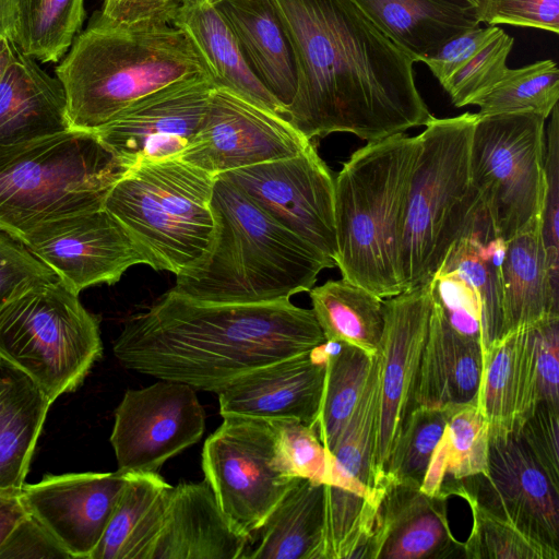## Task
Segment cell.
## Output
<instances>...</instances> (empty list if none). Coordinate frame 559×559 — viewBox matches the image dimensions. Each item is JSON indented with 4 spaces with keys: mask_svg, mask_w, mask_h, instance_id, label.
Wrapping results in <instances>:
<instances>
[{
    "mask_svg": "<svg viewBox=\"0 0 559 559\" xmlns=\"http://www.w3.org/2000/svg\"><path fill=\"white\" fill-rule=\"evenodd\" d=\"M294 47L298 87L285 119L308 140L348 132L367 142L433 116L414 60L352 0H274Z\"/></svg>",
    "mask_w": 559,
    "mask_h": 559,
    "instance_id": "1",
    "label": "cell"
},
{
    "mask_svg": "<svg viewBox=\"0 0 559 559\" xmlns=\"http://www.w3.org/2000/svg\"><path fill=\"white\" fill-rule=\"evenodd\" d=\"M324 342L312 310L289 299L218 304L169 289L128 319L112 350L127 369L218 394L255 369Z\"/></svg>",
    "mask_w": 559,
    "mask_h": 559,
    "instance_id": "2",
    "label": "cell"
},
{
    "mask_svg": "<svg viewBox=\"0 0 559 559\" xmlns=\"http://www.w3.org/2000/svg\"><path fill=\"white\" fill-rule=\"evenodd\" d=\"M210 205L212 238L199 263L176 275L171 289L180 295L218 304L287 300L335 266L221 175Z\"/></svg>",
    "mask_w": 559,
    "mask_h": 559,
    "instance_id": "3",
    "label": "cell"
},
{
    "mask_svg": "<svg viewBox=\"0 0 559 559\" xmlns=\"http://www.w3.org/2000/svg\"><path fill=\"white\" fill-rule=\"evenodd\" d=\"M56 74L66 92L71 129L87 131L168 85L211 78L183 29L173 24H118L100 13L74 38Z\"/></svg>",
    "mask_w": 559,
    "mask_h": 559,
    "instance_id": "4",
    "label": "cell"
},
{
    "mask_svg": "<svg viewBox=\"0 0 559 559\" xmlns=\"http://www.w3.org/2000/svg\"><path fill=\"white\" fill-rule=\"evenodd\" d=\"M417 136L368 142L334 179L336 266L342 278L386 299L406 290L402 247Z\"/></svg>",
    "mask_w": 559,
    "mask_h": 559,
    "instance_id": "5",
    "label": "cell"
},
{
    "mask_svg": "<svg viewBox=\"0 0 559 559\" xmlns=\"http://www.w3.org/2000/svg\"><path fill=\"white\" fill-rule=\"evenodd\" d=\"M126 170L94 131L0 145V230L22 240L45 223L100 209Z\"/></svg>",
    "mask_w": 559,
    "mask_h": 559,
    "instance_id": "6",
    "label": "cell"
},
{
    "mask_svg": "<svg viewBox=\"0 0 559 559\" xmlns=\"http://www.w3.org/2000/svg\"><path fill=\"white\" fill-rule=\"evenodd\" d=\"M476 118L433 117L416 135L402 247L406 290L430 282L480 206L469 176Z\"/></svg>",
    "mask_w": 559,
    "mask_h": 559,
    "instance_id": "7",
    "label": "cell"
},
{
    "mask_svg": "<svg viewBox=\"0 0 559 559\" xmlns=\"http://www.w3.org/2000/svg\"><path fill=\"white\" fill-rule=\"evenodd\" d=\"M216 176L180 158L129 168L104 200L156 271L175 275L194 266L214 228L211 199Z\"/></svg>",
    "mask_w": 559,
    "mask_h": 559,
    "instance_id": "8",
    "label": "cell"
},
{
    "mask_svg": "<svg viewBox=\"0 0 559 559\" xmlns=\"http://www.w3.org/2000/svg\"><path fill=\"white\" fill-rule=\"evenodd\" d=\"M102 353L98 318L59 278L26 286L0 307V358L51 404L82 384Z\"/></svg>",
    "mask_w": 559,
    "mask_h": 559,
    "instance_id": "9",
    "label": "cell"
},
{
    "mask_svg": "<svg viewBox=\"0 0 559 559\" xmlns=\"http://www.w3.org/2000/svg\"><path fill=\"white\" fill-rule=\"evenodd\" d=\"M545 118L531 111L479 116L469 143V176L496 236L508 241L542 219Z\"/></svg>",
    "mask_w": 559,
    "mask_h": 559,
    "instance_id": "10",
    "label": "cell"
},
{
    "mask_svg": "<svg viewBox=\"0 0 559 559\" xmlns=\"http://www.w3.org/2000/svg\"><path fill=\"white\" fill-rule=\"evenodd\" d=\"M223 419L203 445L202 471L224 514L250 538L298 477L292 475L270 420Z\"/></svg>",
    "mask_w": 559,
    "mask_h": 559,
    "instance_id": "11",
    "label": "cell"
},
{
    "mask_svg": "<svg viewBox=\"0 0 559 559\" xmlns=\"http://www.w3.org/2000/svg\"><path fill=\"white\" fill-rule=\"evenodd\" d=\"M221 176L336 266L334 178L311 143L295 156Z\"/></svg>",
    "mask_w": 559,
    "mask_h": 559,
    "instance_id": "12",
    "label": "cell"
},
{
    "mask_svg": "<svg viewBox=\"0 0 559 559\" xmlns=\"http://www.w3.org/2000/svg\"><path fill=\"white\" fill-rule=\"evenodd\" d=\"M205 415L188 384L160 380L128 390L115 412L110 435L118 469L157 473L164 463L197 443Z\"/></svg>",
    "mask_w": 559,
    "mask_h": 559,
    "instance_id": "13",
    "label": "cell"
},
{
    "mask_svg": "<svg viewBox=\"0 0 559 559\" xmlns=\"http://www.w3.org/2000/svg\"><path fill=\"white\" fill-rule=\"evenodd\" d=\"M310 143L284 117L214 86L201 123L179 158L218 176L295 156Z\"/></svg>",
    "mask_w": 559,
    "mask_h": 559,
    "instance_id": "14",
    "label": "cell"
},
{
    "mask_svg": "<svg viewBox=\"0 0 559 559\" xmlns=\"http://www.w3.org/2000/svg\"><path fill=\"white\" fill-rule=\"evenodd\" d=\"M72 292L117 283L148 260L128 230L103 207L45 223L21 240Z\"/></svg>",
    "mask_w": 559,
    "mask_h": 559,
    "instance_id": "15",
    "label": "cell"
},
{
    "mask_svg": "<svg viewBox=\"0 0 559 559\" xmlns=\"http://www.w3.org/2000/svg\"><path fill=\"white\" fill-rule=\"evenodd\" d=\"M385 322L377 352L379 414L373 486L383 475L402 426L414 408L432 300L428 283L384 299Z\"/></svg>",
    "mask_w": 559,
    "mask_h": 559,
    "instance_id": "16",
    "label": "cell"
},
{
    "mask_svg": "<svg viewBox=\"0 0 559 559\" xmlns=\"http://www.w3.org/2000/svg\"><path fill=\"white\" fill-rule=\"evenodd\" d=\"M213 88L211 78L168 85L130 105L94 132L126 169L179 158L201 123Z\"/></svg>",
    "mask_w": 559,
    "mask_h": 559,
    "instance_id": "17",
    "label": "cell"
},
{
    "mask_svg": "<svg viewBox=\"0 0 559 559\" xmlns=\"http://www.w3.org/2000/svg\"><path fill=\"white\" fill-rule=\"evenodd\" d=\"M128 479L120 469L46 475L24 484L21 499L72 559H90Z\"/></svg>",
    "mask_w": 559,
    "mask_h": 559,
    "instance_id": "18",
    "label": "cell"
},
{
    "mask_svg": "<svg viewBox=\"0 0 559 559\" xmlns=\"http://www.w3.org/2000/svg\"><path fill=\"white\" fill-rule=\"evenodd\" d=\"M478 476L488 488L489 500H479L484 506L559 552V488L533 457L518 430L489 428L487 474Z\"/></svg>",
    "mask_w": 559,
    "mask_h": 559,
    "instance_id": "19",
    "label": "cell"
},
{
    "mask_svg": "<svg viewBox=\"0 0 559 559\" xmlns=\"http://www.w3.org/2000/svg\"><path fill=\"white\" fill-rule=\"evenodd\" d=\"M370 539L362 559H447L464 557L453 535L447 499L419 487L380 477Z\"/></svg>",
    "mask_w": 559,
    "mask_h": 559,
    "instance_id": "20",
    "label": "cell"
},
{
    "mask_svg": "<svg viewBox=\"0 0 559 559\" xmlns=\"http://www.w3.org/2000/svg\"><path fill=\"white\" fill-rule=\"evenodd\" d=\"M326 356L324 342L311 352L239 378L218 393L221 416L292 419L314 428L323 394Z\"/></svg>",
    "mask_w": 559,
    "mask_h": 559,
    "instance_id": "21",
    "label": "cell"
},
{
    "mask_svg": "<svg viewBox=\"0 0 559 559\" xmlns=\"http://www.w3.org/2000/svg\"><path fill=\"white\" fill-rule=\"evenodd\" d=\"M250 538L222 511L209 483L171 486L148 559H242Z\"/></svg>",
    "mask_w": 559,
    "mask_h": 559,
    "instance_id": "22",
    "label": "cell"
},
{
    "mask_svg": "<svg viewBox=\"0 0 559 559\" xmlns=\"http://www.w3.org/2000/svg\"><path fill=\"white\" fill-rule=\"evenodd\" d=\"M534 324L508 332L483 350L477 407L490 429L513 431L537 404Z\"/></svg>",
    "mask_w": 559,
    "mask_h": 559,
    "instance_id": "23",
    "label": "cell"
},
{
    "mask_svg": "<svg viewBox=\"0 0 559 559\" xmlns=\"http://www.w3.org/2000/svg\"><path fill=\"white\" fill-rule=\"evenodd\" d=\"M259 81L284 106L293 103L298 71L289 33L274 0H221L214 3Z\"/></svg>",
    "mask_w": 559,
    "mask_h": 559,
    "instance_id": "24",
    "label": "cell"
},
{
    "mask_svg": "<svg viewBox=\"0 0 559 559\" xmlns=\"http://www.w3.org/2000/svg\"><path fill=\"white\" fill-rule=\"evenodd\" d=\"M71 129L61 82L16 47L0 75V145Z\"/></svg>",
    "mask_w": 559,
    "mask_h": 559,
    "instance_id": "25",
    "label": "cell"
},
{
    "mask_svg": "<svg viewBox=\"0 0 559 559\" xmlns=\"http://www.w3.org/2000/svg\"><path fill=\"white\" fill-rule=\"evenodd\" d=\"M481 368L480 343L455 331L432 301L414 408L477 405Z\"/></svg>",
    "mask_w": 559,
    "mask_h": 559,
    "instance_id": "26",
    "label": "cell"
},
{
    "mask_svg": "<svg viewBox=\"0 0 559 559\" xmlns=\"http://www.w3.org/2000/svg\"><path fill=\"white\" fill-rule=\"evenodd\" d=\"M501 307L503 335L559 314V283L548 269L542 219L507 241L501 265Z\"/></svg>",
    "mask_w": 559,
    "mask_h": 559,
    "instance_id": "27",
    "label": "cell"
},
{
    "mask_svg": "<svg viewBox=\"0 0 559 559\" xmlns=\"http://www.w3.org/2000/svg\"><path fill=\"white\" fill-rule=\"evenodd\" d=\"M173 25L188 34L204 59L215 87L285 118L286 107L253 74L234 32L214 4L206 0L183 3Z\"/></svg>",
    "mask_w": 559,
    "mask_h": 559,
    "instance_id": "28",
    "label": "cell"
},
{
    "mask_svg": "<svg viewBox=\"0 0 559 559\" xmlns=\"http://www.w3.org/2000/svg\"><path fill=\"white\" fill-rule=\"evenodd\" d=\"M242 559H324V485L296 478L251 535Z\"/></svg>",
    "mask_w": 559,
    "mask_h": 559,
    "instance_id": "29",
    "label": "cell"
},
{
    "mask_svg": "<svg viewBox=\"0 0 559 559\" xmlns=\"http://www.w3.org/2000/svg\"><path fill=\"white\" fill-rule=\"evenodd\" d=\"M171 486L157 473H129L90 559H148Z\"/></svg>",
    "mask_w": 559,
    "mask_h": 559,
    "instance_id": "30",
    "label": "cell"
},
{
    "mask_svg": "<svg viewBox=\"0 0 559 559\" xmlns=\"http://www.w3.org/2000/svg\"><path fill=\"white\" fill-rule=\"evenodd\" d=\"M414 62H424L451 38L478 25L430 0H352Z\"/></svg>",
    "mask_w": 559,
    "mask_h": 559,
    "instance_id": "31",
    "label": "cell"
},
{
    "mask_svg": "<svg viewBox=\"0 0 559 559\" xmlns=\"http://www.w3.org/2000/svg\"><path fill=\"white\" fill-rule=\"evenodd\" d=\"M312 312L326 342L377 355L385 322L384 299L344 278L309 290Z\"/></svg>",
    "mask_w": 559,
    "mask_h": 559,
    "instance_id": "32",
    "label": "cell"
},
{
    "mask_svg": "<svg viewBox=\"0 0 559 559\" xmlns=\"http://www.w3.org/2000/svg\"><path fill=\"white\" fill-rule=\"evenodd\" d=\"M379 414L377 355L358 404L334 449L328 453L325 483L362 498L374 492L372 463Z\"/></svg>",
    "mask_w": 559,
    "mask_h": 559,
    "instance_id": "33",
    "label": "cell"
},
{
    "mask_svg": "<svg viewBox=\"0 0 559 559\" xmlns=\"http://www.w3.org/2000/svg\"><path fill=\"white\" fill-rule=\"evenodd\" d=\"M488 451L489 425L477 405L455 407L432 453L420 490L442 496L448 481L485 476Z\"/></svg>",
    "mask_w": 559,
    "mask_h": 559,
    "instance_id": "34",
    "label": "cell"
},
{
    "mask_svg": "<svg viewBox=\"0 0 559 559\" xmlns=\"http://www.w3.org/2000/svg\"><path fill=\"white\" fill-rule=\"evenodd\" d=\"M325 344V379L314 430L330 453L358 404L376 355L343 342Z\"/></svg>",
    "mask_w": 559,
    "mask_h": 559,
    "instance_id": "35",
    "label": "cell"
},
{
    "mask_svg": "<svg viewBox=\"0 0 559 559\" xmlns=\"http://www.w3.org/2000/svg\"><path fill=\"white\" fill-rule=\"evenodd\" d=\"M84 0H15L13 45L41 62H57L84 20Z\"/></svg>",
    "mask_w": 559,
    "mask_h": 559,
    "instance_id": "36",
    "label": "cell"
},
{
    "mask_svg": "<svg viewBox=\"0 0 559 559\" xmlns=\"http://www.w3.org/2000/svg\"><path fill=\"white\" fill-rule=\"evenodd\" d=\"M442 496L456 495L469 506L473 526L463 555L467 559H558L559 552L524 534L506 518L484 506L460 480L442 487Z\"/></svg>",
    "mask_w": 559,
    "mask_h": 559,
    "instance_id": "37",
    "label": "cell"
},
{
    "mask_svg": "<svg viewBox=\"0 0 559 559\" xmlns=\"http://www.w3.org/2000/svg\"><path fill=\"white\" fill-rule=\"evenodd\" d=\"M559 99V70L552 60L507 69L500 82L475 105L479 116L531 111L548 118Z\"/></svg>",
    "mask_w": 559,
    "mask_h": 559,
    "instance_id": "38",
    "label": "cell"
},
{
    "mask_svg": "<svg viewBox=\"0 0 559 559\" xmlns=\"http://www.w3.org/2000/svg\"><path fill=\"white\" fill-rule=\"evenodd\" d=\"M488 237L467 228L440 266L456 272L477 293L484 309L483 350L503 335L501 267L485 251L484 240Z\"/></svg>",
    "mask_w": 559,
    "mask_h": 559,
    "instance_id": "39",
    "label": "cell"
},
{
    "mask_svg": "<svg viewBox=\"0 0 559 559\" xmlns=\"http://www.w3.org/2000/svg\"><path fill=\"white\" fill-rule=\"evenodd\" d=\"M51 403L40 390L0 416V492L20 491Z\"/></svg>",
    "mask_w": 559,
    "mask_h": 559,
    "instance_id": "40",
    "label": "cell"
},
{
    "mask_svg": "<svg viewBox=\"0 0 559 559\" xmlns=\"http://www.w3.org/2000/svg\"><path fill=\"white\" fill-rule=\"evenodd\" d=\"M454 408H413L402 426L382 476L420 488L432 453Z\"/></svg>",
    "mask_w": 559,
    "mask_h": 559,
    "instance_id": "41",
    "label": "cell"
},
{
    "mask_svg": "<svg viewBox=\"0 0 559 559\" xmlns=\"http://www.w3.org/2000/svg\"><path fill=\"white\" fill-rule=\"evenodd\" d=\"M513 43L503 31L452 76L444 90L455 107L475 105L500 82Z\"/></svg>",
    "mask_w": 559,
    "mask_h": 559,
    "instance_id": "42",
    "label": "cell"
},
{
    "mask_svg": "<svg viewBox=\"0 0 559 559\" xmlns=\"http://www.w3.org/2000/svg\"><path fill=\"white\" fill-rule=\"evenodd\" d=\"M429 292L450 325L460 334L483 343L484 309L475 289L456 272L439 269Z\"/></svg>",
    "mask_w": 559,
    "mask_h": 559,
    "instance_id": "43",
    "label": "cell"
},
{
    "mask_svg": "<svg viewBox=\"0 0 559 559\" xmlns=\"http://www.w3.org/2000/svg\"><path fill=\"white\" fill-rule=\"evenodd\" d=\"M270 421L292 475L324 484L328 453L314 428L292 419Z\"/></svg>",
    "mask_w": 559,
    "mask_h": 559,
    "instance_id": "44",
    "label": "cell"
},
{
    "mask_svg": "<svg viewBox=\"0 0 559 559\" xmlns=\"http://www.w3.org/2000/svg\"><path fill=\"white\" fill-rule=\"evenodd\" d=\"M547 129L545 151V192L542 236L550 276L559 282V108L554 107Z\"/></svg>",
    "mask_w": 559,
    "mask_h": 559,
    "instance_id": "45",
    "label": "cell"
},
{
    "mask_svg": "<svg viewBox=\"0 0 559 559\" xmlns=\"http://www.w3.org/2000/svg\"><path fill=\"white\" fill-rule=\"evenodd\" d=\"M516 430L550 481L559 488V406L538 402Z\"/></svg>",
    "mask_w": 559,
    "mask_h": 559,
    "instance_id": "46",
    "label": "cell"
},
{
    "mask_svg": "<svg viewBox=\"0 0 559 559\" xmlns=\"http://www.w3.org/2000/svg\"><path fill=\"white\" fill-rule=\"evenodd\" d=\"M57 278L21 240L0 230V307L26 286Z\"/></svg>",
    "mask_w": 559,
    "mask_h": 559,
    "instance_id": "47",
    "label": "cell"
},
{
    "mask_svg": "<svg viewBox=\"0 0 559 559\" xmlns=\"http://www.w3.org/2000/svg\"><path fill=\"white\" fill-rule=\"evenodd\" d=\"M502 32V28L495 25H478L448 40L424 63L444 88L456 72Z\"/></svg>",
    "mask_w": 559,
    "mask_h": 559,
    "instance_id": "48",
    "label": "cell"
},
{
    "mask_svg": "<svg viewBox=\"0 0 559 559\" xmlns=\"http://www.w3.org/2000/svg\"><path fill=\"white\" fill-rule=\"evenodd\" d=\"M484 22L559 33V0H492Z\"/></svg>",
    "mask_w": 559,
    "mask_h": 559,
    "instance_id": "49",
    "label": "cell"
},
{
    "mask_svg": "<svg viewBox=\"0 0 559 559\" xmlns=\"http://www.w3.org/2000/svg\"><path fill=\"white\" fill-rule=\"evenodd\" d=\"M534 326L537 399L559 406V314L547 316Z\"/></svg>",
    "mask_w": 559,
    "mask_h": 559,
    "instance_id": "50",
    "label": "cell"
},
{
    "mask_svg": "<svg viewBox=\"0 0 559 559\" xmlns=\"http://www.w3.org/2000/svg\"><path fill=\"white\" fill-rule=\"evenodd\" d=\"M67 558L62 548L46 527L31 513L22 518L0 546V559Z\"/></svg>",
    "mask_w": 559,
    "mask_h": 559,
    "instance_id": "51",
    "label": "cell"
},
{
    "mask_svg": "<svg viewBox=\"0 0 559 559\" xmlns=\"http://www.w3.org/2000/svg\"><path fill=\"white\" fill-rule=\"evenodd\" d=\"M180 0H104L100 15L118 24H173Z\"/></svg>",
    "mask_w": 559,
    "mask_h": 559,
    "instance_id": "52",
    "label": "cell"
},
{
    "mask_svg": "<svg viewBox=\"0 0 559 559\" xmlns=\"http://www.w3.org/2000/svg\"><path fill=\"white\" fill-rule=\"evenodd\" d=\"M37 390L39 389L24 372L0 358V416Z\"/></svg>",
    "mask_w": 559,
    "mask_h": 559,
    "instance_id": "53",
    "label": "cell"
},
{
    "mask_svg": "<svg viewBox=\"0 0 559 559\" xmlns=\"http://www.w3.org/2000/svg\"><path fill=\"white\" fill-rule=\"evenodd\" d=\"M20 491L0 492V546L14 525L27 514Z\"/></svg>",
    "mask_w": 559,
    "mask_h": 559,
    "instance_id": "54",
    "label": "cell"
},
{
    "mask_svg": "<svg viewBox=\"0 0 559 559\" xmlns=\"http://www.w3.org/2000/svg\"><path fill=\"white\" fill-rule=\"evenodd\" d=\"M436 4L450 9L478 22H484L486 12L492 0H430Z\"/></svg>",
    "mask_w": 559,
    "mask_h": 559,
    "instance_id": "55",
    "label": "cell"
},
{
    "mask_svg": "<svg viewBox=\"0 0 559 559\" xmlns=\"http://www.w3.org/2000/svg\"><path fill=\"white\" fill-rule=\"evenodd\" d=\"M16 25L15 0H0V40L13 41Z\"/></svg>",
    "mask_w": 559,
    "mask_h": 559,
    "instance_id": "56",
    "label": "cell"
},
{
    "mask_svg": "<svg viewBox=\"0 0 559 559\" xmlns=\"http://www.w3.org/2000/svg\"><path fill=\"white\" fill-rule=\"evenodd\" d=\"M15 46L9 40H0V75L2 74L5 66L11 60Z\"/></svg>",
    "mask_w": 559,
    "mask_h": 559,
    "instance_id": "57",
    "label": "cell"
},
{
    "mask_svg": "<svg viewBox=\"0 0 559 559\" xmlns=\"http://www.w3.org/2000/svg\"><path fill=\"white\" fill-rule=\"evenodd\" d=\"M195 1H201V0H180V2L183 4V3H190V2H195Z\"/></svg>",
    "mask_w": 559,
    "mask_h": 559,
    "instance_id": "58",
    "label": "cell"
},
{
    "mask_svg": "<svg viewBox=\"0 0 559 559\" xmlns=\"http://www.w3.org/2000/svg\"><path fill=\"white\" fill-rule=\"evenodd\" d=\"M206 1H207L209 3L214 4V3H216V2H218V1H221V0H206Z\"/></svg>",
    "mask_w": 559,
    "mask_h": 559,
    "instance_id": "59",
    "label": "cell"
}]
</instances>
